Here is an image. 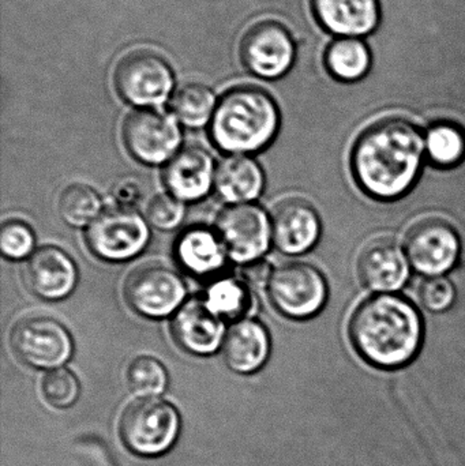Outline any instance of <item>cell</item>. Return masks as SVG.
I'll return each mask as SVG.
<instances>
[{
	"instance_id": "2",
	"label": "cell",
	"mask_w": 465,
	"mask_h": 466,
	"mask_svg": "<svg viewBox=\"0 0 465 466\" xmlns=\"http://www.w3.org/2000/svg\"><path fill=\"white\" fill-rule=\"evenodd\" d=\"M352 348L369 366L403 369L422 350L425 325L414 303L398 293H376L358 304L349 323Z\"/></svg>"
},
{
	"instance_id": "16",
	"label": "cell",
	"mask_w": 465,
	"mask_h": 466,
	"mask_svg": "<svg viewBox=\"0 0 465 466\" xmlns=\"http://www.w3.org/2000/svg\"><path fill=\"white\" fill-rule=\"evenodd\" d=\"M22 279L27 289L37 298L62 300L76 288L78 268L70 255L59 247L44 246L33 252L25 263Z\"/></svg>"
},
{
	"instance_id": "4",
	"label": "cell",
	"mask_w": 465,
	"mask_h": 466,
	"mask_svg": "<svg viewBox=\"0 0 465 466\" xmlns=\"http://www.w3.org/2000/svg\"><path fill=\"white\" fill-rule=\"evenodd\" d=\"M270 303L291 319H308L322 311L329 296L327 279L318 268L303 260L276 266L267 279Z\"/></svg>"
},
{
	"instance_id": "29",
	"label": "cell",
	"mask_w": 465,
	"mask_h": 466,
	"mask_svg": "<svg viewBox=\"0 0 465 466\" xmlns=\"http://www.w3.org/2000/svg\"><path fill=\"white\" fill-rule=\"evenodd\" d=\"M41 390L52 407L67 408L78 399L79 382L70 370L55 369L43 378Z\"/></svg>"
},
{
	"instance_id": "14",
	"label": "cell",
	"mask_w": 465,
	"mask_h": 466,
	"mask_svg": "<svg viewBox=\"0 0 465 466\" xmlns=\"http://www.w3.org/2000/svg\"><path fill=\"white\" fill-rule=\"evenodd\" d=\"M358 276L368 289L376 293H395L409 282L411 263L404 247L389 236L370 238L359 251Z\"/></svg>"
},
{
	"instance_id": "12",
	"label": "cell",
	"mask_w": 465,
	"mask_h": 466,
	"mask_svg": "<svg viewBox=\"0 0 465 466\" xmlns=\"http://www.w3.org/2000/svg\"><path fill=\"white\" fill-rule=\"evenodd\" d=\"M122 137L128 153L149 166L168 163L182 142L177 117L152 108L130 112L123 122Z\"/></svg>"
},
{
	"instance_id": "23",
	"label": "cell",
	"mask_w": 465,
	"mask_h": 466,
	"mask_svg": "<svg viewBox=\"0 0 465 466\" xmlns=\"http://www.w3.org/2000/svg\"><path fill=\"white\" fill-rule=\"evenodd\" d=\"M204 301L207 309L224 322H238L248 318L256 304L250 285L245 279L234 277H223L210 282L205 292Z\"/></svg>"
},
{
	"instance_id": "18",
	"label": "cell",
	"mask_w": 465,
	"mask_h": 466,
	"mask_svg": "<svg viewBox=\"0 0 465 466\" xmlns=\"http://www.w3.org/2000/svg\"><path fill=\"white\" fill-rule=\"evenodd\" d=\"M212 156L198 147L180 149L164 168L163 179L169 194L182 202H197L215 185Z\"/></svg>"
},
{
	"instance_id": "25",
	"label": "cell",
	"mask_w": 465,
	"mask_h": 466,
	"mask_svg": "<svg viewBox=\"0 0 465 466\" xmlns=\"http://www.w3.org/2000/svg\"><path fill=\"white\" fill-rule=\"evenodd\" d=\"M328 71L339 81L355 82L368 74L371 55L368 46L357 37L338 38L325 54Z\"/></svg>"
},
{
	"instance_id": "22",
	"label": "cell",
	"mask_w": 465,
	"mask_h": 466,
	"mask_svg": "<svg viewBox=\"0 0 465 466\" xmlns=\"http://www.w3.org/2000/svg\"><path fill=\"white\" fill-rule=\"evenodd\" d=\"M215 187L218 196L228 204H250L264 191V171L248 156H228L216 168Z\"/></svg>"
},
{
	"instance_id": "26",
	"label": "cell",
	"mask_w": 465,
	"mask_h": 466,
	"mask_svg": "<svg viewBox=\"0 0 465 466\" xmlns=\"http://www.w3.org/2000/svg\"><path fill=\"white\" fill-rule=\"evenodd\" d=\"M212 90L199 82L182 85L171 98L174 116L187 127H202L212 120L216 109Z\"/></svg>"
},
{
	"instance_id": "1",
	"label": "cell",
	"mask_w": 465,
	"mask_h": 466,
	"mask_svg": "<svg viewBox=\"0 0 465 466\" xmlns=\"http://www.w3.org/2000/svg\"><path fill=\"white\" fill-rule=\"evenodd\" d=\"M425 161V134L401 116L368 126L355 139L349 158L360 190L384 202L407 196L420 180Z\"/></svg>"
},
{
	"instance_id": "13",
	"label": "cell",
	"mask_w": 465,
	"mask_h": 466,
	"mask_svg": "<svg viewBox=\"0 0 465 466\" xmlns=\"http://www.w3.org/2000/svg\"><path fill=\"white\" fill-rule=\"evenodd\" d=\"M240 59L250 73L261 78H278L291 68L295 44L280 22L267 19L251 25L240 40Z\"/></svg>"
},
{
	"instance_id": "7",
	"label": "cell",
	"mask_w": 465,
	"mask_h": 466,
	"mask_svg": "<svg viewBox=\"0 0 465 466\" xmlns=\"http://www.w3.org/2000/svg\"><path fill=\"white\" fill-rule=\"evenodd\" d=\"M411 268L426 277L444 276L461 257V238L447 218L429 216L415 221L404 236Z\"/></svg>"
},
{
	"instance_id": "28",
	"label": "cell",
	"mask_w": 465,
	"mask_h": 466,
	"mask_svg": "<svg viewBox=\"0 0 465 466\" xmlns=\"http://www.w3.org/2000/svg\"><path fill=\"white\" fill-rule=\"evenodd\" d=\"M127 385L142 399H152L166 390L168 374L166 367L152 356H138L127 369Z\"/></svg>"
},
{
	"instance_id": "19",
	"label": "cell",
	"mask_w": 465,
	"mask_h": 466,
	"mask_svg": "<svg viewBox=\"0 0 465 466\" xmlns=\"http://www.w3.org/2000/svg\"><path fill=\"white\" fill-rule=\"evenodd\" d=\"M175 258L186 273L205 279L218 276L229 257L216 229L196 226L177 238Z\"/></svg>"
},
{
	"instance_id": "8",
	"label": "cell",
	"mask_w": 465,
	"mask_h": 466,
	"mask_svg": "<svg viewBox=\"0 0 465 466\" xmlns=\"http://www.w3.org/2000/svg\"><path fill=\"white\" fill-rule=\"evenodd\" d=\"M147 218L133 208L117 207L104 210L87 227L90 251L108 262H126L144 251L149 243Z\"/></svg>"
},
{
	"instance_id": "11",
	"label": "cell",
	"mask_w": 465,
	"mask_h": 466,
	"mask_svg": "<svg viewBox=\"0 0 465 466\" xmlns=\"http://www.w3.org/2000/svg\"><path fill=\"white\" fill-rule=\"evenodd\" d=\"M215 229L228 257L240 265L261 259L273 240L272 220L254 204L229 205L216 218Z\"/></svg>"
},
{
	"instance_id": "6",
	"label": "cell",
	"mask_w": 465,
	"mask_h": 466,
	"mask_svg": "<svg viewBox=\"0 0 465 466\" xmlns=\"http://www.w3.org/2000/svg\"><path fill=\"white\" fill-rule=\"evenodd\" d=\"M114 85L117 95L133 106H158L174 87V74L157 52L134 49L115 66Z\"/></svg>"
},
{
	"instance_id": "15",
	"label": "cell",
	"mask_w": 465,
	"mask_h": 466,
	"mask_svg": "<svg viewBox=\"0 0 465 466\" xmlns=\"http://www.w3.org/2000/svg\"><path fill=\"white\" fill-rule=\"evenodd\" d=\"M318 210L308 199H283L272 213L273 243L286 255H302L310 251L321 236Z\"/></svg>"
},
{
	"instance_id": "10",
	"label": "cell",
	"mask_w": 465,
	"mask_h": 466,
	"mask_svg": "<svg viewBox=\"0 0 465 466\" xmlns=\"http://www.w3.org/2000/svg\"><path fill=\"white\" fill-rule=\"evenodd\" d=\"M123 295L130 309L147 318H166L185 303L182 277L161 263H145L128 274Z\"/></svg>"
},
{
	"instance_id": "5",
	"label": "cell",
	"mask_w": 465,
	"mask_h": 466,
	"mask_svg": "<svg viewBox=\"0 0 465 466\" xmlns=\"http://www.w3.org/2000/svg\"><path fill=\"white\" fill-rule=\"evenodd\" d=\"M179 427V413L169 402L141 399L123 412L120 437L139 456H160L174 445Z\"/></svg>"
},
{
	"instance_id": "32",
	"label": "cell",
	"mask_w": 465,
	"mask_h": 466,
	"mask_svg": "<svg viewBox=\"0 0 465 466\" xmlns=\"http://www.w3.org/2000/svg\"><path fill=\"white\" fill-rule=\"evenodd\" d=\"M458 290L445 276L428 277L420 287V299L423 307L434 314L448 311L455 304Z\"/></svg>"
},
{
	"instance_id": "33",
	"label": "cell",
	"mask_w": 465,
	"mask_h": 466,
	"mask_svg": "<svg viewBox=\"0 0 465 466\" xmlns=\"http://www.w3.org/2000/svg\"><path fill=\"white\" fill-rule=\"evenodd\" d=\"M112 193H114L115 199L119 202L120 207L133 208V209L144 198L142 183L138 179H133V177L120 179L115 185Z\"/></svg>"
},
{
	"instance_id": "9",
	"label": "cell",
	"mask_w": 465,
	"mask_h": 466,
	"mask_svg": "<svg viewBox=\"0 0 465 466\" xmlns=\"http://www.w3.org/2000/svg\"><path fill=\"white\" fill-rule=\"evenodd\" d=\"M10 344L16 358L33 369L55 370L73 355L67 329L48 315H29L14 325Z\"/></svg>"
},
{
	"instance_id": "3",
	"label": "cell",
	"mask_w": 465,
	"mask_h": 466,
	"mask_svg": "<svg viewBox=\"0 0 465 466\" xmlns=\"http://www.w3.org/2000/svg\"><path fill=\"white\" fill-rule=\"evenodd\" d=\"M280 126L278 104L261 87L243 85L221 96L210 120L213 144L232 155L265 149Z\"/></svg>"
},
{
	"instance_id": "20",
	"label": "cell",
	"mask_w": 465,
	"mask_h": 466,
	"mask_svg": "<svg viewBox=\"0 0 465 466\" xmlns=\"http://www.w3.org/2000/svg\"><path fill=\"white\" fill-rule=\"evenodd\" d=\"M221 348L224 361L232 371L251 374L258 371L269 358V333L258 320L245 318L227 330Z\"/></svg>"
},
{
	"instance_id": "27",
	"label": "cell",
	"mask_w": 465,
	"mask_h": 466,
	"mask_svg": "<svg viewBox=\"0 0 465 466\" xmlns=\"http://www.w3.org/2000/svg\"><path fill=\"white\" fill-rule=\"evenodd\" d=\"M103 202L89 186L76 183L68 186L59 199V213L71 227H89L101 215Z\"/></svg>"
},
{
	"instance_id": "17",
	"label": "cell",
	"mask_w": 465,
	"mask_h": 466,
	"mask_svg": "<svg viewBox=\"0 0 465 466\" xmlns=\"http://www.w3.org/2000/svg\"><path fill=\"white\" fill-rule=\"evenodd\" d=\"M171 331L180 348L197 356L215 353L227 333L224 320L207 309L204 299L185 301L175 312Z\"/></svg>"
},
{
	"instance_id": "30",
	"label": "cell",
	"mask_w": 465,
	"mask_h": 466,
	"mask_svg": "<svg viewBox=\"0 0 465 466\" xmlns=\"http://www.w3.org/2000/svg\"><path fill=\"white\" fill-rule=\"evenodd\" d=\"M35 238L32 228L21 220H8L0 231V249L8 259L19 260L30 257Z\"/></svg>"
},
{
	"instance_id": "31",
	"label": "cell",
	"mask_w": 465,
	"mask_h": 466,
	"mask_svg": "<svg viewBox=\"0 0 465 466\" xmlns=\"http://www.w3.org/2000/svg\"><path fill=\"white\" fill-rule=\"evenodd\" d=\"M147 223L161 231H171L179 227L185 218L186 209L182 201L171 194H157L147 205Z\"/></svg>"
},
{
	"instance_id": "24",
	"label": "cell",
	"mask_w": 465,
	"mask_h": 466,
	"mask_svg": "<svg viewBox=\"0 0 465 466\" xmlns=\"http://www.w3.org/2000/svg\"><path fill=\"white\" fill-rule=\"evenodd\" d=\"M426 158L439 169H453L465 160V130L450 120L434 123L425 133Z\"/></svg>"
},
{
	"instance_id": "21",
	"label": "cell",
	"mask_w": 465,
	"mask_h": 466,
	"mask_svg": "<svg viewBox=\"0 0 465 466\" xmlns=\"http://www.w3.org/2000/svg\"><path fill=\"white\" fill-rule=\"evenodd\" d=\"M319 24L343 37H360L376 29L379 21V0H311Z\"/></svg>"
}]
</instances>
